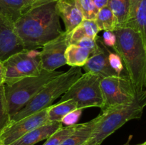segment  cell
I'll return each instance as SVG.
<instances>
[{"label": "cell", "mask_w": 146, "mask_h": 145, "mask_svg": "<svg viewBox=\"0 0 146 145\" xmlns=\"http://www.w3.org/2000/svg\"><path fill=\"white\" fill-rule=\"evenodd\" d=\"M85 145H88V144H85Z\"/></svg>", "instance_id": "obj_36"}, {"label": "cell", "mask_w": 146, "mask_h": 145, "mask_svg": "<svg viewBox=\"0 0 146 145\" xmlns=\"http://www.w3.org/2000/svg\"><path fill=\"white\" fill-rule=\"evenodd\" d=\"M107 6L114 14L116 21V29L123 27L129 14L131 0H108Z\"/></svg>", "instance_id": "obj_21"}, {"label": "cell", "mask_w": 146, "mask_h": 145, "mask_svg": "<svg viewBox=\"0 0 146 145\" xmlns=\"http://www.w3.org/2000/svg\"><path fill=\"white\" fill-rule=\"evenodd\" d=\"M146 107V89L133 102L110 107L101 111L89 140L86 144L101 145L107 137L132 119L142 117Z\"/></svg>", "instance_id": "obj_3"}, {"label": "cell", "mask_w": 146, "mask_h": 145, "mask_svg": "<svg viewBox=\"0 0 146 145\" xmlns=\"http://www.w3.org/2000/svg\"><path fill=\"white\" fill-rule=\"evenodd\" d=\"M131 138H132V136H130L128 140L127 141L126 143L124 144L123 145H140V144H130V142H131Z\"/></svg>", "instance_id": "obj_32"}, {"label": "cell", "mask_w": 146, "mask_h": 145, "mask_svg": "<svg viewBox=\"0 0 146 145\" xmlns=\"http://www.w3.org/2000/svg\"><path fill=\"white\" fill-rule=\"evenodd\" d=\"M31 1H36V2H40V1H46V0H31Z\"/></svg>", "instance_id": "obj_33"}, {"label": "cell", "mask_w": 146, "mask_h": 145, "mask_svg": "<svg viewBox=\"0 0 146 145\" xmlns=\"http://www.w3.org/2000/svg\"><path fill=\"white\" fill-rule=\"evenodd\" d=\"M57 0H47L27 11L14 24V31L24 50L42 48L64 32L56 9Z\"/></svg>", "instance_id": "obj_1"}, {"label": "cell", "mask_w": 146, "mask_h": 145, "mask_svg": "<svg viewBox=\"0 0 146 145\" xmlns=\"http://www.w3.org/2000/svg\"><path fill=\"white\" fill-rule=\"evenodd\" d=\"M98 9L106 7L108 4V0H92Z\"/></svg>", "instance_id": "obj_31"}, {"label": "cell", "mask_w": 146, "mask_h": 145, "mask_svg": "<svg viewBox=\"0 0 146 145\" xmlns=\"http://www.w3.org/2000/svg\"><path fill=\"white\" fill-rule=\"evenodd\" d=\"M94 51L76 44H69L65 53L66 64L71 67L83 68Z\"/></svg>", "instance_id": "obj_19"}, {"label": "cell", "mask_w": 146, "mask_h": 145, "mask_svg": "<svg viewBox=\"0 0 146 145\" xmlns=\"http://www.w3.org/2000/svg\"><path fill=\"white\" fill-rule=\"evenodd\" d=\"M0 145H4V144H1V143H0Z\"/></svg>", "instance_id": "obj_35"}, {"label": "cell", "mask_w": 146, "mask_h": 145, "mask_svg": "<svg viewBox=\"0 0 146 145\" xmlns=\"http://www.w3.org/2000/svg\"><path fill=\"white\" fill-rule=\"evenodd\" d=\"M78 109L76 102L73 100H68L64 102H58L56 105H51L48 107L47 111L48 121L61 122L66 115Z\"/></svg>", "instance_id": "obj_20"}, {"label": "cell", "mask_w": 146, "mask_h": 145, "mask_svg": "<svg viewBox=\"0 0 146 145\" xmlns=\"http://www.w3.org/2000/svg\"><path fill=\"white\" fill-rule=\"evenodd\" d=\"M79 124L62 127L46 139L43 145H60L76 129Z\"/></svg>", "instance_id": "obj_23"}, {"label": "cell", "mask_w": 146, "mask_h": 145, "mask_svg": "<svg viewBox=\"0 0 146 145\" xmlns=\"http://www.w3.org/2000/svg\"><path fill=\"white\" fill-rule=\"evenodd\" d=\"M81 112H82V109H78L70 112L63 118L61 122H62V124L66 125V126L76 125V124H77V122L81 117Z\"/></svg>", "instance_id": "obj_27"}, {"label": "cell", "mask_w": 146, "mask_h": 145, "mask_svg": "<svg viewBox=\"0 0 146 145\" xmlns=\"http://www.w3.org/2000/svg\"><path fill=\"white\" fill-rule=\"evenodd\" d=\"M95 22L99 31H113L116 29L115 18L113 13L108 6L98 10Z\"/></svg>", "instance_id": "obj_22"}, {"label": "cell", "mask_w": 146, "mask_h": 145, "mask_svg": "<svg viewBox=\"0 0 146 145\" xmlns=\"http://www.w3.org/2000/svg\"><path fill=\"white\" fill-rule=\"evenodd\" d=\"M62 127V122H47L29 132L10 145H34L41 141L47 139Z\"/></svg>", "instance_id": "obj_16"}, {"label": "cell", "mask_w": 146, "mask_h": 145, "mask_svg": "<svg viewBox=\"0 0 146 145\" xmlns=\"http://www.w3.org/2000/svg\"><path fill=\"white\" fill-rule=\"evenodd\" d=\"M103 41H104V44L106 46H111L113 47L115 45V41H116V38H115V35L114 34L113 31H106L104 32V36H103Z\"/></svg>", "instance_id": "obj_29"}, {"label": "cell", "mask_w": 146, "mask_h": 145, "mask_svg": "<svg viewBox=\"0 0 146 145\" xmlns=\"http://www.w3.org/2000/svg\"><path fill=\"white\" fill-rule=\"evenodd\" d=\"M140 145H146V141L145 142H144V143H143V144H140Z\"/></svg>", "instance_id": "obj_34"}, {"label": "cell", "mask_w": 146, "mask_h": 145, "mask_svg": "<svg viewBox=\"0 0 146 145\" xmlns=\"http://www.w3.org/2000/svg\"><path fill=\"white\" fill-rule=\"evenodd\" d=\"M98 118L95 117L85 123L79 124L74 133L71 134L60 145H85L89 140Z\"/></svg>", "instance_id": "obj_17"}, {"label": "cell", "mask_w": 146, "mask_h": 145, "mask_svg": "<svg viewBox=\"0 0 146 145\" xmlns=\"http://www.w3.org/2000/svg\"><path fill=\"white\" fill-rule=\"evenodd\" d=\"M116 41L113 48L121 57L127 75L138 93L146 89V42L140 33L129 27L113 31Z\"/></svg>", "instance_id": "obj_2"}, {"label": "cell", "mask_w": 146, "mask_h": 145, "mask_svg": "<svg viewBox=\"0 0 146 145\" xmlns=\"http://www.w3.org/2000/svg\"><path fill=\"white\" fill-rule=\"evenodd\" d=\"M81 68L71 67L50 81L38 92L19 112L10 119V122H16L25 117L48 108L53 102L64 95L82 75Z\"/></svg>", "instance_id": "obj_4"}, {"label": "cell", "mask_w": 146, "mask_h": 145, "mask_svg": "<svg viewBox=\"0 0 146 145\" xmlns=\"http://www.w3.org/2000/svg\"><path fill=\"white\" fill-rule=\"evenodd\" d=\"M101 87L104 100L101 111L110 107L131 103L138 94L127 75L102 78Z\"/></svg>", "instance_id": "obj_8"}, {"label": "cell", "mask_w": 146, "mask_h": 145, "mask_svg": "<svg viewBox=\"0 0 146 145\" xmlns=\"http://www.w3.org/2000/svg\"><path fill=\"white\" fill-rule=\"evenodd\" d=\"M123 27L138 31L146 42V0H131L129 14Z\"/></svg>", "instance_id": "obj_15"}, {"label": "cell", "mask_w": 146, "mask_h": 145, "mask_svg": "<svg viewBox=\"0 0 146 145\" xmlns=\"http://www.w3.org/2000/svg\"><path fill=\"white\" fill-rule=\"evenodd\" d=\"M76 44L81 47H84V48H89V49L94 51L96 48V38L95 39L91 38H88V37L87 38H84L80 40L79 41H78Z\"/></svg>", "instance_id": "obj_28"}, {"label": "cell", "mask_w": 146, "mask_h": 145, "mask_svg": "<svg viewBox=\"0 0 146 145\" xmlns=\"http://www.w3.org/2000/svg\"><path fill=\"white\" fill-rule=\"evenodd\" d=\"M102 78L96 74L85 72L63 95L58 102L73 100L78 109L100 107L104 106V100L101 82Z\"/></svg>", "instance_id": "obj_6"}, {"label": "cell", "mask_w": 146, "mask_h": 145, "mask_svg": "<svg viewBox=\"0 0 146 145\" xmlns=\"http://www.w3.org/2000/svg\"><path fill=\"white\" fill-rule=\"evenodd\" d=\"M5 68V82L9 85L20 79L36 75L44 70L41 67L40 51L23 50L3 61Z\"/></svg>", "instance_id": "obj_7"}, {"label": "cell", "mask_w": 146, "mask_h": 145, "mask_svg": "<svg viewBox=\"0 0 146 145\" xmlns=\"http://www.w3.org/2000/svg\"><path fill=\"white\" fill-rule=\"evenodd\" d=\"M99 31L95 21L84 19L72 32L68 34V44H76L81 39L87 37L95 39Z\"/></svg>", "instance_id": "obj_18"}, {"label": "cell", "mask_w": 146, "mask_h": 145, "mask_svg": "<svg viewBox=\"0 0 146 145\" xmlns=\"http://www.w3.org/2000/svg\"><path fill=\"white\" fill-rule=\"evenodd\" d=\"M23 50L22 44L14 31V26L0 18V61L3 62Z\"/></svg>", "instance_id": "obj_12"}, {"label": "cell", "mask_w": 146, "mask_h": 145, "mask_svg": "<svg viewBox=\"0 0 146 145\" xmlns=\"http://www.w3.org/2000/svg\"><path fill=\"white\" fill-rule=\"evenodd\" d=\"M110 50L104 44L101 37H96V47L90 55L83 68L86 72L96 74L102 78L118 76V74L111 68L108 61Z\"/></svg>", "instance_id": "obj_11"}, {"label": "cell", "mask_w": 146, "mask_h": 145, "mask_svg": "<svg viewBox=\"0 0 146 145\" xmlns=\"http://www.w3.org/2000/svg\"><path fill=\"white\" fill-rule=\"evenodd\" d=\"M56 9L59 17L64 21L65 32L67 34L72 32L84 20L76 0H57Z\"/></svg>", "instance_id": "obj_14"}, {"label": "cell", "mask_w": 146, "mask_h": 145, "mask_svg": "<svg viewBox=\"0 0 146 145\" xmlns=\"http://www.w3.org/2000/svg\"><path fill=\"white\" fill-rule=\"evenodd\" d=\"M68 45V34L65 31L44 44L40 51L42 69L55 71L57 68L66 65L65 53Z\"/></svg>", "instance_id": "obj_10"}, {"label": "cell", "mask_w": 146, "mask_h": 145, "mask_svg": "<svg viewBox=\"0 0 146 145\" xmlns=\"http://www.w3.org/2000/svg\"><path fill=\"white\" fill-rule=\"evenodd\" d=\"M76 3L82 14L84 19L95 21L99 9L92 0H76Z\"/></svg>", "instance_id": "obj_24"}, {"label": "cell", "mask_w": 146, "mask_h": 145, "mask_svg": "<svg viewBox=\"0 0 146 145\" xmlns=\"http://www.w3.org/2000/svg\"><path fill=\"white\" fill-rule=\"evenodd\" d=\"M62 72L44 70L38 75L26 77L9 85L4 84V92L10 119L19 112L50 81Z\"/></svg>", "instance_id": "obj_5"}, {"label": "cell", "mask_w": 146, "mask_h": 145, "mask_svg": "<svg viewBox=\"0 0 146 145\" xmlns=\"http://www.w3.org/2000/svg\"><path fill=\"white\" fill-rule=\"evenodd\" d=\"M5 82V68L3 62L0 61V85H4Z\"/></svg>", "instance_id": "obj_30"}, {"label": "cell", "mask_w": 146, "mask_h": 145, "mask_svg": "<svg viewBox=\"0 0 146 145\" xmlns=\"http://www.w3.org/2000/svg\"><path fill=\"white\" fill-rule=\"evenodd\" d=\"M47 111L48 108H46L19 120L10 122L0 133V143L10 145L30 131L49 122L47 117Z\"/></svg>", "instance_id": "obj_9"}, {"label": "cell", "mask_w": 146, "mask_h": 145, "mask_svg": "<svg viewBox=\"0 0 146 145\" xmlns=\"http://www.w3.org/2000/svg\"><path fill=\"white\" fill-rule=\"evenodd\" d=\"M108 61L111 65V68L117 72L119 75H121V72L123 71V64L121 60V57L116 53L111 52L109 51V55H108Z\"/></svg>", "instance_id": "obj_26"}, {"label": "cell", "mask_w": 146, "mask_h": 145, "mask_svg": "<svg viewBox=\"0 0 146 145\" xmlns=\"http://www.w3.org/2000/svg\"><path fill=\"white\" fill-rule=\"evenodd\" d=\"M10 123V116L9 115L7 100L4 92V84L0 85V133Z\"/></svg>", "instance_id": "obj_25"}, {"label": "cell", "mask_w": 146, "mask_h": 145, "mask_svg": "<svg viewBox=\"0 0 146 145\" xmlns=\"http://www.w3.org/2000/svg\"><path fill=\"white\" fill-rule=\"evenodd\" d=\"M41 2L31 0H0V18L14 26L31 7Z\"/></svg>", "instance_id": "obj_13"}]
</instances>
